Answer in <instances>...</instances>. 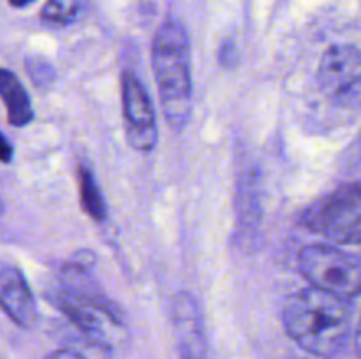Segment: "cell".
Returning <instances> with one entry per match:
<instances>
[{
    "instance_id": "7c38bea8",
    "label": "cell",
    "mask_w": 361,
    "mask_h": 359,
    "mask_svg": "<svg viewBox=\"0 0 361 359\" xmlns=\"http://www.w3.org/2000/svg\"><path fill=\"white\" fill-rule=\"evenodd\" d=\"M85 0H48L42 7L41 18L53 27H66L74 23L83 14Z\"/></svg>"
},
{
    "instance_id": "9c48e42d",
    "label": "cell",
    "mask_w": 361,
    "mask_h": 359,
    "mask_svg": "<svg viewBox=\"0 0 361 359\" xmlns=\"http://www.w3.org/2000/svg\"><path fill=\"white\" fill-rule=\"evenodd\" d=\"M2 310L20 327L30 329L37 324V305L23 273L16 266L4 264L0 271Z\"/></svg>"
},
{
    "instance_id": "9a60e30c",
    "label": "cell",
    "mask_w": 361,
    "mask_h": 359,
    "mask_svg": "<svg viewBox=\"0 0 361 359\" xmlns=\"http://www.w3.org/2000/svg\"><path fill=\"white\" fill-rule=\"evenodd\" d=\"M44 359H87L85 355H81L80 352L74 351V348H59V351H53L46 355Z\"/></svg>"
},
{
    "instance_id": "5b68a950",
    "label": "cell",
    "mask_w": 361,
    "mask_h": 359,
    "mask_svg": "<svg viewBox=\"0 0 361 359\" xmlns=\"http://www.w3.org/2000/svg\"><path fill=\"white\" fill-rule=\"evenodd\" d=\"M302 222L338 245H361V201L349 189L312 204Z\"/></svg>"
},
{
    "instance_id": "d6986e66",
    "label": "cell",
    "mask_w": 361,
    "mask_h": 359,
    "mask_svg": "<svg viewBox=\"0 0 361 359\" xmlns=\"http://www.w3.org/2000/svg\"><path fill=\"white\" fill-rule=\"evenodd\" d=\"M349 192L353 194V196H356L358 199L361 201V185H355V187H349Z\"/></svg>"
},
{
    "instance_id": "6da1fadb",
    "label": "cell",
    "mask_w": 361,
    "mask_h": 359,
    "mask_svg": "<svg viewBox=\"0 0 361 359\" xmlns=\"http://www.w3.org/2000/svg\"><path fill=\"white\" fill-rule=\"evenodd\" d=\"M282 322L300 348L317 358H334L351 334L353 306L349 299L309 287L288 303Z\"/></svg>"
},
{
    "instance_id": "3957f363",
    "label": "cell",
    "mask_w": 361,
    "mask_h": 359,
    "mask_svg": "<svg viewBox=\"0 0 361 359\" xmlns=\"http://www.w3.org/2000/svg\"><path fill=\"white\" fill-rule=\"evenodd\" d=\"M298 270L310 287L349 299L361 296V259L337 246L312 243L298 256Z\"/></svg>"
},
{
    "instance_id": "30bf717a",
    "label": "cell",
    "mask_w": 361,
    "mask_h": 359,
    "mask_svg": "<svg viewBox=\"0 0 361 359\" xmlns=\"http://www.w3.org/2000/svg\"><path fill=\"white\" fill-rule=\"evenodd\" d=\"M0 94L7 111V120L14 127H25L34 120L30 97L23 84L9 69L0 70Z\"/></svg>"
},
{
    "instance_id": "4fadbf2b",
    "label": "cell",
    "mask_w": 361,
    "mask_h": 359,
    "mask_svg": "<svg viewBox=\"0 0 361 359\" xmlns=\"http://www.w3.org/2000/svg\"><path fill=\"white\" fill-rule=\"evenodd\" d=\"M27 74L30 76L32 83L39 88V90H46L53 84L55 81V70L49 65L46 60L37 58V56H32L27 58Z\"/></svg>"
},
{
    "instance_id": "8fae6325",
    "label": "cell",
    "mask_w": 361,
    "mask_h": 359,
    "mask_svg": "<svg viewBox=\"0 0 361 359\" xmlns=\"http://www.w3.org/2000/svg\"><path fill=\"white\" fill-rule=\"evenodd\" d=\"M78 185H80V201L85 213L94 218L95 222L104 220L106 215H108L104 197H102L101 189L95 182V176L85 165L78 168Z\"/></svg>"
},
{
    "instance_id": "ac0fdd59",
    "label": "cell",
    "mask_w": 361,
    "mask_h": 359,
    "mask_svg": "<svg viewBox=\"0 0 361 359\" xmlns=\"http://www.w3.org/2000/svg\"><path fill=\"white\" fill-rule=\"evenodd\" d=\"M32 2H34V0H9L11 6H13V7H18V9H21V7L30 6Z\"/></svg>"
},
{
    "instance_id": "e0dca14e",
    "label": "cell",
    "mask_w": 361,
    "mask_h": 359,
    "mask_svg": "<svg viewBox=\"0 0 361 359\" xmlns=\"http://www.w3.org/2000/svg\"><path fill=\"white\" fill-rule=\"evenodd\" d=\"M355 341H356V351H358V354L361 358V315H360V320H358V326H356Z\"/></svg>"
},
{
    "instance_id": "5bb4252c",
    "label": "cell",
    "mask_w": 361,
    "mask_h": 359,
    "mask_svg": "<svg viewBox=\"0 0 361 359\" xmlns=\"http://www.w3.org/2000/svg\"><path fill=\"white\" fill-rule=\"evenodd\" d=\"M238 62V51L233 42H224L221 48V63L226 67H231Z\"/></svg>"
},
{
    "instance_id": "52a82bcc",
    "label": "cell",
    "mask_w": 361,
    "mask_h": 359,
    "mask_svg": "<svg viewBox=\"0 0 361 359\" xmlns=\"http://www.w3.org/2000/svg\"><path fill=\"white\" fill-rule=\"evenodd\" d=\"M59 308L87 336L104 340L106 324L122 326L123 313L111 299L99 292H66L59 296Z\"/></svg>"
},
{
    "instance_id": "7a4b0ae2",
    "label": "cell",
    "mask_w": 361,
    "mask_h": 359,
    "mask_svg": "<svg viewBox=\"0 0 361 359\" xmlns=\"http://www.w3.org/2000/svg\"><path fill=\"white\" fill-rule=\"evenodd\" d=\"M152 62L166 122L175 130H182L192 111L190 42L182 23L166 20L159 27L152 46Z\"/></svg>"
},
{
    "instance_id": "2e32d148",
    "label": "cell",
    "mask_w": 361,
    "mask_h": 359,
    "mask_svg": "<svg viewBox=\"0 0 361 359\" xmlns=\"http://www.w3.org/2000/svg\"><path fill=\"white\" fill-rule=\"evenodd\" d=\"M11 158H13V146H11L9 139L2 136V162L4 164H9Z\"/></svg>"
},
{
    "instance_id": "8992f818",
    "label": "cell",
    "mask_w": 361,
    "mask_h": 359,
    "mask_svg": "<svg viewBox=\"0 0 361 359\" xmlns=\"http://www.w3.org/2000/svg\"><path fill=\"white\" fill-rule=\"evenodd\" d=\"M122 111L127 143L137 151L154 150L159 136L154 104L140 77L130 70L122 74Z\"/></svg>"
},
{
    "instance_id": "ba28073f",
    "label": "cell",
    "mask_w": 361,
    "mask_h": 359,
    "mask_svg": "<svg viewBox=\"0 0 361 359\" xmlns=\"http://www.w3.org/2000/svg\"><path fill=\"white\" fill-rule=\"evenodd\" d=\"M171 319L180 359H207L203 315L189 292L182 291L173 298Z\"/></svg>"
},
{
    "instance_id": "277c9868",
    "label": "cell",
    "mask_w": 361,
    "mask_h": 359,
    "mask_svg": "<svg viewBox=\"0 0 361 359\" xmlns=\"http://www.w3.org/2000/svg\"><path fill=\"white\" fill-rule=\"evenodd\" d=\"M317 87L328 101L341 108L361 106V49L353 44H334L321 56Z\"/></svg>"
}]
</instances>
